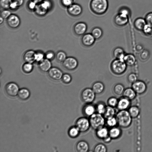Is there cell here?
Wrapping results in <instances>:
<instances>
[{
    "label": "cell",
    "instance_id": "cell-56",
    "mask_svg": "<svg viewBox=\"0 0 152 152\" xmlns=\"http://www.w3.org/2000/svg\"><path fill=\"white\" fill-rule=\"evenodd\" d=\"M35 2L37 4H40L44 0H32Z\"/></svg>",
    "mask_w": 152,
    "mask_h": 152
},
{
    "label": "cell",
    "instance_id": "cell-52",
    "mask_svg": "<svg viewBox=\"0 0 152 152\" xmlns=\"http://www.w3.org/2000/svg\"><path fill=\"white\" fill-rule=\"evenodd\" d=\"M18 7H19L17 3L12 0L10 5V9L12 10H14L17 9Z\"/></svg>",
    "mask_w": 152,
    "mask_h": 152
},
{
    "label": "cell",
    "instance_id": "cell-10",
    "mask_svg": "<svg viewBox=\"0 0 152 152\" xmlns=\"http://www.w3.org/2000/svg\"><path fill=\"white\" fill-rule=\"evenodd\" d=\"M128 16L118 12L114 17V21L117 26L122 27L126 25L128 22Z\"/></svg>",
    "mask_w": 152,
    "mask_h": 152
},
{
    "label": "cell",
    "instance_id": "cell-43",
    "mask_svg": "<svg viewBox=\"0 0 152 152\" xmlns=\"http://www.w3.org/2000/svg\"><path fill=\"white\" fill-rule=\"evenodd\" d=\"M61 79L64 83L69 84L72 81V77L69 74L66 73L63 74Z\"/></svg>",
    "mask_w": 152,
    "mask_h": 152
},
{
    "label": "cell",
    "instance_id": "cell-42",
    "mask_svg": "<svg viewBox=\"0 0 152 152\" xmlns=\"http://www.w3.org/2000/svg\"><path fill=\"white\" fill-rule=\"evenodd\" d=\"M118 100L115 97L110 98L107 100V103L108 106L114 107L117 106Z\"/></svg>",
    "mask_w": 152,
    "mask_h": 152
},
{
    "label": "cell",
    "instance_id": "cell-1",
    "mask_svg": "<svg viewBox=\"0 0 152 152\" xmlns=\"http://www.w3.org/2000/svg\"><path fill=\"white\" fill-rule=\"evenodd\" d=\"M108 6V0H91L89 4L91 10L93 13L98 15L105 13Z\"/></svg>",
    "mask_w": 152,
    "mask_h": 152
},
{
    "label": "cell",
    "instance_id": "cell-4",
    "mask_svg": "<svg viewBox=\"0 0 152 152\" xmlns=\"http://www.w3.org/2000/svg\"><path fill=\"white\" fill-rule=\"evenodd\" d=\"M127 66L123 60L115 59L110 64L112 72L116 75H121L124 73L126 70Z\"/></svg>",
    "mask_w": 152,
    "mask_h": 152
},
{
    "label": "cell",
    "instance_id": "cell-5",
    "mask_svg": "<svg viewBox=\"0 0 152 152\" xmlns=\"http://www.w3.org/2000/svg\"><path fill=\"white\" fill-rule=\"evenodd\" d=\"M96 94L92 88H86L84 89L81 93L82 100L86 104L92 103L95 98Z\"/></svg>",
    "mask_w": 152,
    "mask_h": 152
},
{
    "label": "cell",
    "instance_id": "cell-39",
    "mask_svg": "<svg viewBox=\"0 0 152 152\" xmlns=\"http://www.w3.org/2000/svg\"><path fill=\"white\" fill-rule=\"evenodd\" d=\"M96 108L97 113L103 115L105 111L106 107L104 103L99 102L97 104Z\"/></svg>",
    "mask_w": 152,
    "mask_h": 152
},
{
    "label": "cell",
    "instance_id": "cell-14",
    "mask_svg": "<svg viewBox=\"0 0 152 152\" xmlns=\"http://www.w3.org/2000/svg\"><path fill=\"white\" fill-rule=\"evenodd\" d=\"M7 23L8 26L13 29L16 28L20 26V19L19 17L14 14H12L7 19Z\"/></svg>",
    "mask_w": 152,
    "mask_h": 152
},
{
    "label": "cell",
    "instance_id": "cell-35",
    "mask_svg": "<svg viewBox=\"0 0 152 152\" xmlns=\"http://www.w3.org/2000/svg\"><path fill=\"white\" fill-rule=\"evenodd\" d=\"M150 56V53L149 51L146 49H144L140 52L139 58L141 61H145L148 59Z\"/></svg>",
    "mask_w": 152,
    "mask_h": 152
},
{
    "label": "cell",
    "instance_id": "cell-34",
    "mask_svg": "<svg viewBox=\"0 0 152 152\" xmlns=\"http://www.w3.org/2000/svg\"><path fill=\"white\" fill-rule=\"evenodd\" d=\"M128 111L132 118H134L137 117L140 113L139 108L135 106H133L130 107Z\"/></svg>",
    "mask_w": 152,
    "mask_h": 152
},
{
    "label": "cell",
    "instance_id": "cell-41",
    "mask_svg": "<svg viewBox=\"0 0 152 152\" xmlns=\"http://www.w3.org/2000/svg\"><path fill=\"white\" fill-rule=\"evenodd\" d=\"M12 0H0V5L4 9H10V5Z\"/></svg>",
    "mask_w": 152,
    "mask_h": 152
},
{
    "label": "cell",
    "instance_id": "cell-17",
    "mask_svg": "<svg viewBox=\"0 0 152 152\" xmlns=\"http://www.w3.org/2000/svg\"><path fill=\"white\" fill-rule=\"evenodd\" d=\"M36 52L30 50L26 51L24 54L23 59L26 62L32 63L35 61Z\"/></svg>",
    "mask_w": 152,
    "mask_h": 152
},
{
    "label": "cell",
    "instance_id": "cell-32",
    "mask_svg": "<svg viewBox=\"0 0 152 152\" xmlns=\"http://www.w3.org/2000/svg\"><path fill=\"white\" fill-rule=\"evenodd\" d=\"M80 131L75 126L70 128L68 131V134L70 137L75 138L77 137L79 135Z\"/></svg>",
    "mask_w": 152,
    "mask_h": 152
},
{
    "label": "cell",
    "instance_id": "cell-38",
    "mask_svg": "<svg viewBox=\"0 0 152 152\" xmlns=\"http://www.w3.org/2000/svg\"><path fill=\"white\" fill-rule=\"evenodd\" d=\"M56 57L57 60L60 62H63L67 57L66 53L62 51H58L56 55Z\"/></svg>",
    "mask_w": 152,
    "mask_h": 152
},
{
    "label": "cell",
    "instance_id": "cell-37",
    "mask_svg": "<svg viewBox=\"0 0 152 152\" xmlns=\"http://www.w3.org/2000/svg\"><path fill=\"white\" fill-rule=\"evenodd\" d=\"M33 69L32 63L26 62L22 66V69L23 72L26 73L31 72Z\"/></svg>",
    "mask_w": 152,
    "mask_h": 152
},
{
    "label": "cell",
    "instance_id": "cell-40",
    "mask_svg": "<svg viewBox=\"0 0 152 152\" xmlns=\"http://www.w3.org/2000/svg\"><path fill=\"white\" fill-rule=\"evenodd\" d=\"M107 150V148L104 144L99 143L95 146L93 151L94 152H106Z\"/></svg>",
    "mask_w": 152,
    "mask_h": 152
},
{
    "label": "cell",
    "instance_id": "cell-54",
    "mask_svg": "<svg viewBox=\"0 0 152 152\" xmlns=\"http://www.w3.org/2000/svg\"><path fill=\"white\" fill-rule=\"evenodd\" d=\"M16 1L19 7H20L23 5L24 2V0H13Z\"/></svg>",
    "mask_w": 152,
    "mask_h": 152
},
{
    "label": "cell",
    "instance_id": "cell-18",
    "mask_svg": "<svg viewBox=\"0 0 152 152\" xmlns=\"http://www.w3.org/2000/svg\"><path fill=\"white\" fill-rule=\"evenodd\" d=\"M96 111V107L93 105L87 104L83 107V114L88 117H90Z\"/></svg>",
    "mask_w": 152,
    "mask_h": 152
},
{
    "label": "cell",
    "instance_id": "cell-53",
    "mask_svg": "<svg viewBox=\"0 0 152 152\" xmlns=\"http://www.w3.org/2000/svg\"><path fill=\"white\" fill-rule=\"evenodd\" d=\"M112 139L108 135L103 139V140L105 143H109L111 142Z\"/></svg>",
    "mask_w": 152,
    "mask_h": 152
},
{
    "label": "cell",
    "instance_id": "cell-7",
    "mask_svg": "<svg viewBox=\"0 0 152 152\" xmlns=\"http://www.w3.org/2000/svg\"><path fill=\"white\" fill-rule=\"evenodd\" d=\"M78 64L77 60L73 57H67L62 62V66L65 69L72 71L77 68Z\"/></svg>",
    "mask_w": 152,
    "mask_h": 152
},
{
    "label": "cell",
    "instance_id": "cell-23",
    "mask_svg": "<svg viewBox=\"0 0 152 152\" xmlns=\"http://www.w3.org/2000/svg\"><path fill=\"white\" fill-rule=\"evenodd\" d=\"M105 87L103 83L100 81H97L94 83L92 87V89L96 94L102 93L104 91Z\"/></svg>",
    "mask_w": 152,
    "mask_h": 152
},
{
    "label": "cell",
    "instance_id": "cell-16",
    "mask_svg": "<svg viewBox=\"0 0 152 152\" xmlns=\"http://www.w3.org/2000/svg\"><path fill=\"white\" fill-rule=\"evenodd\" d=\"M51 66L50 60L46 58L39 63V68L41 71L43 72H48L51 68Z\"/></svg>",
    "mask_w": 152,
    "mask_h": 152
},
{
    "label": "cell",
    "instance_id": "cell-28",
    "mask_svg": "<svg viewBox=\"0 0 152 152\" xmlns=\"http://www.w3.org/2000/svg\"><path fill=\"white\" fill-rule=\"evenodd\" d=\"M96 134L98 138L103 140L109 135V131L103 127L96 130Z\"/></svg>",
    "mask_w": 152,
    "mask_h": 152
},
{
    "label": "cell",
    "instance_id": "cell-11",
    "mask_svg": "<svg viewBox=\"0 0 152 152\" xmlns=\"http://www.w3.org/2000/svg\"><path fill=\"white\" fill-rule=\"evenodd\" d=\"M87 29V25L83 22L77 23L75 24L73 28L74 33L78 36H82L85 34Z\"/></svg>",
    "mask_w": 152,
    "mask_h": 152
},
{
    "label": "cell",
    "instance_id": "cell-36",
    "mask_svg": "<svg viewBox=\"0 0 152 152\" xmlns=\"http://www.w3.org/2000/svg\"><path fill=\"white\" fill-rule=\"evenodd\" d=\"M105 124L111 128L115 126L118 123L116 117L113 116L106 119Z\"/></svg>",
    "mask_w": 152,
    "mask_h": 152
},
{
    "label": "cell",
    "instance_id": "cell-47",
    "mask_svg": "<svg viewBox=\"0 0 152 152\" xmlns=\"http://www.w3.org/2000/svg\"><path fill=\"white\" fill-rule=\"evenodd\" d=\"M145 19L146 24L152 27V12L148 13Z\"/></svg>",
    "mask_w": 152,
    "mask_h": 152
},
{
    "label": "cell",
    "instance_id": "cell-33",
    "mask_svg": "<svg viewBox=\"0 0 152 152\" xmlns=\"http://www.w3.org/2000/svg\"><path fill=\"white\" fill-rule=\"evenodd\" d=\"M124 90V86L121 83L115 84L113 88V91L116 95H120L122 94Z\"/></svg>",
    "mask_w": 152,
    "mask_h": 152
},
{
    "label": "cell",
    "instance_id": "cell-27",
    "mask_svg": "<svg viewBox=\"0 0 152 152\" xmlns=\"http://www.w3.org/2000/svg\"><path fill=\"white\" fill-rule=\"evenodd\" d=\"M121 129L115 126L111 127L109 131V135L112 139L118 138L121 136Z\"/></svg>",
    "mask_w": 152,
    "mask_h": 152
},
{
    "label": "cell",
    "instance_id": "cell-2",
    "mask_svg": "<svg viewBox=\"0 0 152 152\" xmlns=\"http://www.w3.org/2000/svg\"><path fill=\"white\" fill-rule=\"evenodd\" d=\"M118 124L121 127L126 128L129 127L132 122V117L128 111L126 110H120L116 114Z\"/></svg>",
    "mask_w": 152,
    "mask_h": 152
},
{
    "label": "cell",
    "instance_id": "cell-45",
    "mask_svg": "<svg viewBox=\"0 0 152 152\" xmlns=\"http://www.w3.org/2000/svg\"><path fill=\"white\" fill-rule=\"evenodd\" d=\"M45 55L42 52L38 51L36 52L35 59V61L40 62L44 59Z\"/></svg>",
    "mask_w": 152,
    "mask_h": 152
},
{
    "label": "cell",
    "instance_id": "cell-20",
    "mask_svg": "<svg viewBox=\"0 0 152 152\" xmlns=\"http://www.w3.org/2000/svg\"><path fill=\"white\" fill-rule=\"evenodd\" d=\"M76 148L79 152H87L89 149V146L88 143L84 140H81L77 144Z\"/></svg>",
    "mask_w": 152,
    "mask_h": 152
},
{
    "label": "cell",
    "instance_id": "cell-8",
    "mask_svg": "<svg viewBox=\"0 0 152 152\" xmlns=\"http://www.w3.org/2000/svg\"><path fill=\"white\" fill-rule=\"evenodd\" d=\"M67 10L69 15L74 17H77L82 14L83 10L80 4L75 3L67 7Z\"/></svg>",
    "mask_w": 152,
    "mask_h": 152
},
{
    "label": "cell",
    "instance_id": "cell-25",
    "mask_svg": "<svg viewBox=\"0 0 152 152\" xmlns=\"http://www.w3.org/2000/svg\"><path fill=\"white\" fill-rule=\"evenodd\" d=\"M48 11L41 3L37 4L34 10L36 14L40 16L45 15Z\"/></svg>",
    "mask_w": 152,
    "mask_h": 152
},
{
    "label": "cell",
    "instance_id": "cell-55",
    "mask_svg": "<svg viewBox=\"0 0 152 152\" xmlns=\"http://www.w3.org/2000/svg\"><path fill=\"white\" fill-rule=\"evenodd\" d=\"M142 48V46L140 45H137L135 47V49L137 51H140V52L143 50Z\"/></svg>",
    "mask_w": 152,
    "mask_h": 152
},
{
    "label": "cell",
    "instance_id": "cell-30",
    "mask_svg": "<svg viewBox=\"0 0 152 152\" xmlns=\"http://www.w3.org/2000/svg\"><path fill=\"white\" fill-rule=\"evenodd\" d=\"M91 34L96 40L100 39L102 37L103 32L101 28L96 27L92 29Z\"/></svg>",
    "mask_w": 152,
    "mask_h": 152
},
{
    "label": "cell",
    "instance_id": "cell-29",
    "mask_svg": "<svg viewBox=\"0 0 152 152\" xmlns=\"http://www.w3.org/2000/svg\"><path fill=\"white\" fill-rule=\"evenodd\" d=\"M18 95L20 99L22 100H25L29 97L30 93L28 90L24 88L19 90Z\"/></svg>",
    "mask_w": 152,
    "mask_h": 152
},
{
    "label": "cell",
    "instance_id": "cell-50",
    "mask_svg": "<svg viewBox=\"0 0 152 152\" xmlns=\"http://www.w3.org/2000/svg\"><path fill=\"white\" fill-rule=\"evenodd\" d=\"M37 4L35 2L31 0L28 2L27 7L29 10L34 11Z\"/></svg>",
    "mask_w": 152,
    "mask_h": 152
},
{
    "label": "cell",
    "instance_id": "cell-19",
    "mask_svg": "<svg viewBox=\"0 0 152 152\" xmlns=\"http://www.w3.org/2000/svg\"><path fill=\"white\" fill-rule=\"evenodd\" d=\"M130 104V100L127 98L123 97L118 100L116 107L117 109L120 110H126L129 107Z\"/></svg>",
    "mask_w": 152,
    "mask_h": 152
},
{
    "label": "cell",
    "instance_id": "cell-31",
    "mask_svg": "<svg viewBox=\"0 0 152 152\" xmlns=\"http://www.w3.org/2000/svg\"><path fill=\"white\" fill-rule=\"evenodd\" d=\"M115 114V110L114 107L108 106L106 107L105 111L103 115L104 118H107L113 117Z\"/></svg>",
    "mask_w": 152,
    "mask_h": 152
},
{
    "label": "cell",
    "instance_id": "cell-22",
    "mask_svg": "<svg viewBox=\"0 0 152 152\" xmlns=\"http://www.w3.org/2000/svg\"><path fill=\"white\" fill-rule=\"evenodd\" d=\"M113 54L115 59L123 60L126 54L124 49L120 47L115 48L113 50Z\"/></svg>",
    "mask_w": 152,
    "mask_h": 152
},
{
    "label": "cell",
    "instance_id": "cell-48",
    "mask_svg": "<svg viewBox=\"0 0 152 152\" xmlns=\"http://www.w3.org/2000/svg\"><path fill=\"white\" fill-rule=\"evenodd\" d=\"M75 0H61V4L67 8L75 3Z\"/></svg>",
    "mask_w": 152,
    "mask_h": 152
},
{
    "label": "cell",
    "instance_id": "cell-51",
    "mask_svg": "<svg viewBox=\"0 0 152 152\" xmlns=\"http://www.w3.org/2000/svg\"><path fill=\"white\" fill-rule=\"evenodd\" d=\"M55 56V55L54 53L52 51L47 52L45 55L46 58L50 60L53 59Z\"/></svg>",
    "mask_w": 152,
    "mask_h": 152
},
{
    "label": "cell",
    "instance_id": "cell-6",
    "mask_svg": "<svg viewBox=\"0 0 152 152\" xmlns=\"http://www.w3.org/2000/svg\"><path fill=\"white\" fill-rule=\"evenodd\" d=\"M75 125L81 132H86L91 126L89 119L85 117L78 119L75 122Z\"/></svg>",
    "mask_w": 152,
    "mask_h": 152
},
{
    "label": "cell",
    "instance_id": "cell-46",
    "mask_svg": "<svg viewBox=\"0 0 152 152\" xmlns=\"http://www.w3.org/2000/svg\"><path fill=\"white\" fill-rule=\"evenodd\" d=\"M142 31L145 35L150 36L152 35V27L147 24Z\"/></svg>",
    "mask_w": 152,
    "mask_h": 152
},
{
    "label": "cell",
    "instance_id": "cell-49",
    "mask_svg": "<svg viewBox=\"0 0 152 152\" xmlns=\"http://www.w3.org/2000/svg\"><path fill=\"white\" fill-rule=\"evenodd\" d=\"M11 14L10 10L8 9H4L1 12L0 15L4 19H7Z\"/></svg>",
    "mask_w": 152,
    "mask_h": 152
},
{
    "label": "cell",
    "instance_id": "cell-3",
    "mask_svg": "<svg viewBox=\"0 0 152 152\" xmlns=\"http://www.w3.org/2000/svg\"><path fill=\"white\" fill-rule=\"evenodd\" d=\"M105 118L102 114L97 113H94L89 119L91 127L96 130L104 127L105 124Z\"/></svg>",
    "mask_w": 152,
    "mask_h": 152
},
{
    "label": "cell",
    "instance_id": "cell-13",
    "mask_svg": "<svg viewBox=\"0 0 152 152\" xmlns=\"http://www.w3.org/2000/svg\"><path fill=\"white\" fill-rule=\"evenodd\" d=\"M62 71L56 67H51L48 72V75L52 79L58 81L61 79L63 75Z\"/></svg>",
    "mask_w": 152,
    "mask_h": 152
},
{
    "label": "cell",
    "instance_id": "cell-12",
    "mask_svg": "<svg viewBox=\"0 0 152 152\" xmlns=\"http://www.w3.org/2000/svg\"><path fill=\"white\" fill-rule=\"evenodd\" d=\"M132 88L136 93L141 94L144 93L147 89L145 83L143 81L137 80L132 84Z\"/></svg>",
    "mask_w": 152,
    "mask_h": 152
},
{
    "label": "cell",
    "instance_id": "cell-57",
    "mask_svg": "<svg viewBox=\"0 0 152 152\" xmlns=\"http://www.w3.org/2000/svg\"><path fill=\"white\" fill-rule=\"evenodd\" d=\"M4 18H3L2 17L0 16V24H1L2 23L3 21L4 20Z\"/></svg>",
    "mask_w": 152,
    "mask_h": 152
},
{
    "label": "cell",
    "instance_id": "cell-24",
    "mask_svg": "<svg viewBox=\"0 0 152 152\" xmlns=\"http://www.w3.org/2000/svg\"><path fill=\"white\" fill-rule=\"evenodd\" d=\"M146 24L145 19L141 18L136 19L134 23L135 28L140 31H142Z\"/></svg>",
    "mask_w": 152,
    "mask_h": 152
},
{
    "label": "cell",
    "instance_id": "cell-9",
    "mask_svg": "<svg viewBox=\"0 0 152 152\" xmlns=\"http://www.w3.org/2000/svg\"><path fill=\"white\" fill-rule=\"evenodd\" d=\"M5 89L7 94L10 97L16 96L19 90L18 85L14 82H10L7 84Z\"/></svg>",
    "mask_w": 152,
    "mask_h": 152
},
{
    "label": "cell",
    "instance_id": "cell-21",
    "mask_svg": "<svg viewBox=\"0 0 152 152\" xmlns=\"http://www.w3.org/2000/svg\"><path fill=\"white\" fill-rule=\"evenodd\" d=\"M123 60L127 66H132L136 63V58L134 55L132 54H126Z\"/></svg>",
    "mask_w": 152,
    "mask_h": 152
},
{
    "label": "cell",
    "instance_id": "cell-26",
    "mask_svg": "<svg viewBox=\"0 0 152 152\" xmlns=\"http://www.w3.org/2000/svg\"><path fill=\"white\" fill-rule=\"evenodd\" d=\"M136 94L131 88H127L124 89L122 94L124 97L131 100L134 99L136 96Z\"/></svg>",
    "mask_w": 152,
    "mask_h": 152
},
{
    "label": "cell",
    "instance_id": "cell-44",
    "mask_svg": "<svg viewBox=\"0 0 152 152\" xmlns=\"http://www.w3.org/2000/svg\"><path fill=\"white\" fill-rule=\"evenodd\" d=\"M127 79L129 83L132 84L137 80V75L135 73H130L128 75Z\"/></svg>",
    "mask_w": 152,
    "mask_h": 152
},
{
    "label": "cell",
    "instance_id": "cell-15",
    "mask_svg": "<svg viewBox=\"0 0 152 152\" xmlns=\"http://www.w3.org/2000/svg\"><path fill=\"white\" fill-rule=\"evenodd\" d=\"M96 40L91 33H88L82 35L81 41L84 46L88 47L94 44Z\"/></svg>",
    "mask_w": 152,
    "mask_h": 152
}]
</instances>
